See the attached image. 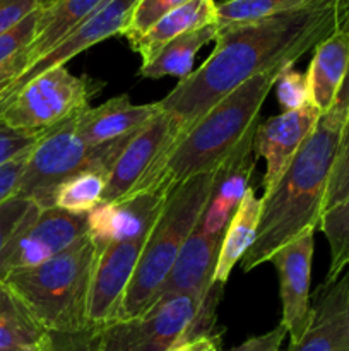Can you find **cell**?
Wrapping results in <instances>:
<instances>
[{
  "label": "cell",
  "instance_id": "obj_1",
  "mask_svg": "<svg viewBox=\"0 0 349 351\" xmlns=\"http://www.w3.org/2000/svg\"><path fill=\"white\" fill-rule=\"evenodd\" d=\"M339 26L337 0H320L253 23L218 26L216 47L207 60L156 101L177 125V141L240 86L270 69L296 64Z\"/></svg>",
  "mask_w": 349,
  "mask_h": 351
},
{
  "label": "cell",
  "instance_id": "obj_2",
  "mask_svg": "<svg viewBox=\"0 0 349 351\" xmlns=\"http://www.w3.org/2000/svg\"><path fill=\"white\" fill-rule=\"evenodd\" d=\"M346 119L335 112L320 117L283 177L262 195V215L252 249L242 259L245 273L269 263L272 254L307 232H315Z\"/></svg>",
  "mask_w": 349,
  "mask_h": 351
},
{
  "label": "cell",
  "instance_id": "obj_3",
  "mask_svg": "<svg viewBox=\"0 0 349 351\" xmlns=\"http://www.w3.org/2000/svg\"><path fill=\"white\" fill-rule=\"evenodd\" d=\"M283 69L284 65L270 69L221 99L173 144V147L151 168L149 173L130 194H168L171 189L195 175L214 173L219 165L242 143L248 130L259 122L257 119L260 108Z\"/></svg>",
  "mask_w": 349,
  "mask_h": 351
},
{
  "label": "cell",
  "instance_id": "obj_4",
  "mask_svg": "<svg viewBox=\"0 0 349 351\" xmlns=\"http://www.w3.org/2000/svg\"><path fill=\"white\" fill-rule=\"evenodd\" d=\"M96 247L89 235L36 267L16 269L3 281L48 332L77 335L89 326V293Z\"/></svg>",
  "mask_w": 349,
  "mask_h": 351
},
{
  "label": "cell",
  "instance_id": "obj_5",
  "mask_svg": "<svg viewBox=\"0 0 349 351\" xmlns=\"http://www.w3.org/2000/svg\"><path fill=\"white\" fill-rule=\"evenodd\" d=\"M214 173H201L171 189L146 240L116 321L142 314L161 295L181 247L201 221Z\"/></svg>",
  "mask_w": 349,
  "mask_h": 351
},
{
  "label": "cell",
  "instance_id": "obj_6",
  "mask_svg": "<svg viewBox=\"0 0 349 351\" xmlns=\"http://www.w3.org/2000/svg\"><path fill=\"white\" fill-rule=\"evenodd\" d=\"M222 288L209 295H164L146 312L94 329L96 351H168L188 339L214 335Z\"/></svg>",
  "mask_w": 349,
  "mask_h": 351
},
{
  "label": "cell",
  "instance_id": "obj_7",
  "mask_svg": "<svg viewBox=\"0 0 349 351\" xmlns=\"http://www.w3.org/2000/svg\"><path fill=\"white\" fill-rule=\"evenodd\" d=\"M75 119L77 115L41 134L27 154L16 195L29 199L40 208H51L58 185L74 175L86 170H98L109 177L120 153L125 149L133 134L103 146L89 147L79 137Z\"/></svg>",
  "mask_w": 349,
  "mask_h": 351
},
{
  "label": "cell",
  "instance_id": "obj_8",
  "mask_svg": "<svg viewBox=\"0 0 349 351\" xmlns=\"http://www.w3.org/2000/svg\"><path fill=\"white\" fill-rule=\"evenodd\" d=\"M105 82L74 75L65 65L43 72L14 91L0 108V122L10 129L43 134L79 115Z\"/></svg>",
  "mask_w": 349,
  "mask_h": 351
},
{
  "label": "cell",
  "instance_id": "obj_9",
  "mask_svg": "<svg viewBox=\"0 0 349 351\" xmlns=\"http://www.w3.org/2000/svg\"><path fill=\"white\" fill-rule=\"evenodd\" d=\"M89 233L88 215L60 208H36L10 240L2 266V280L16 269L36 267L60 256Z\"/></svg>",
  "mask_w": 349,
  "mask_h": 351
},
{
  "label": "cell",
  "instance_id": "obj_10",
  "mask_svg": "<svg viewBox=\"0 0 349 351\" xmlns=\"http://www.w3.org/2000/svg\"><path fill=\"white\" fill-rule=\"evenodd\" d=\"M315 232H307L272 254L269 263L276 267L279 280L281 326L286 329L289 343L300 341L313 319L310 300L311 261Z\"/></svg>",
  "mask_w": 349,
  "mask_h": 351
},
{
  "label": "cell",
  "instance_id": "obj_11",
  "mask_svg": "<svg viewBox=\"0 0 349 351\" xmlns=\"http://www.w3.org/2000/svg\"><path fill=\"white\" fill-rule=\"evenodd\" d=\"M146 240L112 242L103 247L94 245L96 261L88 311L91 329H99L118 319L122 302L129 290Z\"/></svg>",
  "mask_w": 349,
  "mask_h": 351
},
{
  "label": "cell",
  "instance_id": "obj_12",
  "mask_svg": "<svg viewBox=\"0 0 349 351\" xmlns=\"http://www.w3.org/2000/svg\"><path fill=\"white\" fill-rule=\"evenodd\" d=\"M178 139L174 122L163 110L156 113L120 153L103 195V202H116L130 195L151 168L173 147Z\"/></svg>",
  "mask_w": 349,
  "mask_h": 351
},
{
  "label": "cell",
  "instance_id": "obj_13",
  "mask_svg": "<svg viewBox=\"0 0 349 351\" xmlns=\"http://www.w3.org/2000/svg\"><path fill=\"white\" fill-rule=\"evenodd\" d=\"M320 117L322 113L310 103L300 110L281 112L257 125L253 153L255 158H263L266 161L263 194L283 177L300 147L313 132Z\"/></svg>",
  "mask_w": 349,
  "mask_h": 351
},
{
  "label": "cell",
  "instance_id": "obj_14",
  "mask_svg": "<svg viewBox=\"0 0 349 351\" xmlns=\"http://www.w3.org/2000/svg\"><path fill=\"white\" fill-rule=\"evenodd\" d=\"M137 3H139V0H108L101 9L96 10L81 26L68 33L57 47L51 48L47 55H43L33 65H29L23 72V75L9 86L10 95L36 75L65 65L70 58L91 48L92 45L99 43L106 38L118 36V34L123 36Z\"/></svg>",
  "mask_w": 349,
  "mask_h": 351
},
{
  "label": "cell",
  "instance_id": "obj_15",
  "mask_svg": "<svg viewBox=\"0 0 349 351\" xmlns=\"http://www.w3.org/2000/svg\"><path fill=\"white\" fill-rule=\"evenodd\" d=\"M259 122L248 130L236 149L222 161L214 171L211 195L204 209L198 226L204 233L214 237L224 235L229 221L243 197L250 191V180L255 171V153H253V137Z\"/></svg>",
  "mask_w": 349,
  "mask_h": 351
},
{
  "label": "cell",
  "instance_id": "obj_16",
  "mask_svg": "<svg viewBox=\"0 0 349 351\" xmlns=\"http://www.w3.org/2000/svg\"><path fill=\"white\" fill-rule=\"evenodd\" d=\"M163 192H135L116 202H101L88 215L89 239L96 247L147 239L163 209Z\"/></svg>",
  "mask_w": 349,
  "mask_h": 351
},
{
  "label": "cell",
  "instance_id": "obj_17",
  "mask_svg": "<svg viewBox=\"0 0 349 351\" xmlns=\"http://www.w3.org/2000/svg\"><path fill=\"white\" fill-rule=\"evenodd\" d=\"M313 319L303 338L286 351H349V267L315 293Z\"/></svg>",
  "mask_w": 349,
  "mask_h": 351
},
{
  "label": "cell",
  "instance_id": "obj_18",
  "mask_svg": "<svg viewBox=\"0 0 349 351\" xmlns=\"http://www.w3.org/2000/svg\"><path fill=\"white\" fill-rule=\"evenodd\" d=\"M222 237L207 235L195 226L192 235L181 247L166 281L161 287V297L164 295H209L216 287L214 271L218 264Z\"/></svg>",
  "mask_w": 349,
  "mask_h": 351
},
{
  "label": "cell",
  "instance_id": "obj_19",
  "mask_svg": "<svg viewBox=\"0 0 349 351\" xmlns=\"http://www.w3.org/2000/svg\"><path fill=\"white\" fill-rule=\"evenodd\" d=\"M157 103L133 105L127 95L115 96L96 108L81 112L75 119L77 134L89 147H98L129 137L142 129L156 113Z\"/></svg>",
  "mask_w": 349,
  "mask_h": 351
},
{
  "label": "cell",
  "instance_id": "obj_20",
  "mask_svg": "<svg viewBox=\"0 0 349 351\" xmlns=\"http://www.w3.org/2000/svg\"><path fill=\"white\" fill-rule=\"evenodd\" d=\"M349 65V34L339 27L313 50L307 71L310 103L322 113L331 112Z\"/></svg>",
  "mask_w": 349,
  "mask_h": 351
},
{
  "label": "cell",
  "instance_id": "obj_21",
  "mask_svg": "<svg viewBox=\"0 0 349 351\" xmlns=\"http://www.w3.org/2000/svg\"><path fill=\"white\" fill-rule=\"evenodd\" d=\"M218 24V2L214 0H188L183 5L170 10L156 21L144 33L127 36L132 50L147 64L156 57L157 51L174 38L190 31Z\"/></svg>",
  "mask_w": 349,
  "mask_h": 351
},
{
  "label": "cell",
  "instance_id": "obj_22",
  "mask_svg": "<svg viewBox=\"0 0 349 351\" xmlns=\"http://www.w3.org/2000/svg\"><path fill=\"white\" fill-rule=\"evenodd\" d=\"M106 2L108 0H55L51 5L40 9L36 34L33 43L26 48L29 65L57 47L68 33L81 26Z\"/></svg>",
  "mask_w": 349,
  "mask_h": 351
},
{
  "label": "cell",
  "instance_id": "obj_23",
  "mask_svg": "<svg viewBox=\"0 0 349 351\" xmlns=\"http://www.w3.org/2000/svg\"><path fill=\"white\" fill-rule=\"evenodd\" d=\"M50 332L31 314L27 305L0 280V350L47 351Z\"/></svg>",
  "mask_w": 349,
  "mask_h": 351
},
{
  "label": "cell",
  "instance_id": "obj_24",
  "mask_svg": "<svg viewBox=\"0 0 349 351\" xmlns=\"http://www.w3.org/2000/svg\"><path fill=\"white\" fill-rule=\"evenodd\" d=\"M260 215H262V199L257 197L253 189H250L222 235L214 271L216 285L224 287L226 281L231 276L233 267L252 249L257 239V232H259Z\"/></svg>",
  "mask_w": 349,
  "mask_h": 351
},
{
  "label": "cell",
  "instance_id": "obj_25",
  "mask_svg": "<svg viewBox=\"0 0 349 351\" xmlns=\"http://www.w3.org/2000/svg\"><path fill=\"white\" fill-rule=\"evenodd\" d=\"M218 33V24H211L174 38L157 51L153 60L142 64L139 75L146 79H159L168 75H174L178 79L187 77L192 74L195 55L202 47L216 41Z\"/></svg>",
  "mask_w": 349,
  "mask_h": 351
},
{
  "label": "cell",
  "instance_id": "obj_26",
  "mask_svg": "<svg viewBox=\"0 0 349 351\" xmlns=\"http://www.w3.org/2000/svg\"><path fill=\"white\" fill-rule=\"evenodd\" d=\"M108 175L98 170H86L58 185L53 206L68 213L89 215L103 202Z\"/></svg>",
  "mask_w": 349,
  "mask_h": 351
},
{
  "label": "cell",
  "instance_id": "obj_27",
  "mask_svg": "<svg viewBox=\"0 0 349 351\" xmlns=\"http://www.w3.org/2000/svg\"><path fill=\"white\" fill-rule=\"evenodd\" d=\"M320 0H222L218 2V26L245 24L305 9Z\"/></svg>",
  "mask_w": 349,
  "mask_h": 351
},
{
  "label": "cell",
  "instance_id": "obj_28",
  "mask_svg": "<svg viewBox=\"0 0 349 351\" xmlns=\"http://www.w3.org/2000/svg\"><path fill=\"white\" fill-rule=\"evenodd\" d=\"M318 226L331 249V264L324 283H334L349 267V197L327 209Z\"/></svg>",
  "mask_w": 349,
  "mask_h": 351
},
{
  "label": "cell",
  "instance_id": "obj_29",
  "mask_svg": "<svg viewBox=\"0 0 349 351\" xmlns=\"http://www.w3.org/2000/svg\"><path fill=\"white\" fill-rule=\"evenodd\" d=\"M349 197V115L342 127L341 141L335 153L334 167H332L331 180H328L327 194L324 201V213L334 206L341 204Z\"/></svg>",
  "mask_w": 349,
  "mask_h": 351
},
{
  "label": "cell",
  "instance_id": "obj_30",
  "mask_svg": "<svg viewBox=\"0 0 349 351\" xmlns=\"http://www.w3.org/2000/svg\"><path fill=\"white\" fill-rule=\"evenodd\" d=\"M36 206L38 204H34L33 201L21 195H14L0 204V280H2L3 259H5L10 240L19 232L23 223Z\"/></svg>",
  "mask_w": 349,
  "mask_h": 351
},
{
  "label": "cell",
  "instance_id": "obj_31",
  "mask_svg": "<svg viewBox=\"0 0 349 351\" xmlns=\"http://www.w3.org/2000/svg\"><path fill=\"white\" fill-rule=\"evenodd\" d=\"M276 95L283 112L300 110L310 105V91H308L307 74L296 71L294 64L284 65L276 81Z\"/></svg>",
  "mask_w": 349,
  "mask_h": 351
},
{
  "label": "cell",
  "instance_id": "obj_32",
  "mask_svg": "<svg viewBox=\"0 0 349 351\" xmlns=\"http://www.w3.org/2000/svg\"><path fill=\"white\" fill-rule=\"evenodd\" d=\"M38 17H40V9L29 14L26 19L21 21L12 29L0 34V65L16 58L33 43L34 34H36Z\"/></svg>",
  "mask_w": 349,
  "mask_h": 351
},
{
  "label": "cell",
  "instance_id": "obj_33",
  "mask_svg": "<svg viewBox=\"0 0 349 351\" xmlns=\"http://www.w3.org/2000/svg\"><path fill=\"white\" fill-rule=\"evenodd\" d=\"M188 0H139L135 10L132 14L129 27H127L123 36H133V34H140L153 26L159 17L170 10L177 9V7L183 5Z\"/></svg>",
  "mask_w": 349,
  "mask_h": 351
},
{
  "label": "cell",
  "instance_id": "obj_34",
  "mask_svg": "<svg viewBox=\"0 0 349 351\" xmlns=\"http://www.w3.org/2000/svg\"><path fill=\"white\" fill-rule=\"evenodd\" d=\"M40 137L41 134L10 129L0 122V167L29 153Z\"/></svg>",
  "mask_w": 349,
  "mask_h": 351
},
{
  "label": "cell",
  "instance_id": "obj_35",
  "mask_svg": "<svg viewBox=\"0 0 349 351\" xmlns=\"http://www.w3.org/2000/svg\"><path fill=\"white\" fill-rule=\"evenodd\" d=\"M38 9V0H0V34L12 29Z\"/></svg>",
  "mask_w": 349,
  "mask_h": 351
},
{
  "label": "cell",
  "instance_id": "obj_36",
  "mask_svg": "<svg viewBox=\"0 0 349 351\" xmlns=\"http://www.w3.org/2000/svg\"><path fill=\"white\" fill-rule=\"evenodd\" d=\"M47 351H96L94 329L77 335L50 332Z\"/></svg>",
  "mask_w": 349,
  "mask_h": 351
},
{
  "label": "cell",
  "instance_id": "obj_37",
  "mask_svg": "<svg viewBox=\"0 0 349 351\" xmlns=\"http://www.w3.org/2000/svg\"><path fill=\"white\" fill-rule=\"evenodd\" d=\"M27 154H23V156L16 158V160L0 167V204H3L7 199L16 195L21 182V175H23L24 167H26Z\"/></svg>",
  "mask_w": 349,
  "mask_h": 351
},
{
  "label": "cell",
  "instance_id": "obj_38",
  "mask_svg": "<svg viewBox=\"0 0 349 351\" xmlns=\"http://www.w3.org/2000/svg\"><path fill=\"white\" fill-rule=\"evenodd\" d=\"M286 336V329L279 324L272 331L266 332V335L253 336V338H248L246 341H243L242 345L226 351H284L283 341Z\"/></svg>",
  "mask_w": 349,
  "mask_h": 351
},
{
  "label": "cell",
  "instance_id": "obj_39",
  "mask_svg": "<svg viewBox=\"0 0 349 351\" xmlns=\"http://www.w3.org/2000/svg\"><path fill=\"white\" fill-rule=\"evenodd\" d=\"M27 65H29V62H27L26 50L7 64L0 65V88H5V86L12 84L16 79H19L27 69Z\"/></svg>",
  "mask_w": 349,
  "mask_h": 351
},
{
  "label": "cell",
  "instance_id": "obj_40",
  "mask_svg": "<svg viewBox=\"0 0 349 351\" xmlns=\"http://www.w3.org/2000/svg\"><path fill=\"white\" fill-rule=\"evenodd\" d=\"M168 351H222L221 338L216 332L214 335L198 336V338L188 339V341L181 343V345L174 346V348Z\"/></svg>",
  "mask_w": 349,
  "mask_h": 351
},
{
  "label": "cell",
  "instance_id": "obj_41",
  "mask_svg": "<svg viewBox=\"0 0 349 351\" xmlns=\"http://www.w3.org/2000/svg\"><path fill=\"white\" fill-rule=\"evenodd\" d=\"M341 29L349 34V17L341 24ZM331 112H335L337 115L344 117V119H348L349 115V65H348V72H346L344 82H342L341 86V91H339L337 99H335L334 103V108H332Z\"/></svg>",
  "mask_w": 349,
  "mask_h": 351
},
{
  "label": "cell",
  "instance_id": "obj_42",
  "mask_svg": "<svg viewBox=\"0 0 349 351\" xmlns=\"http://www.w3.org/2000/svg\"><path fill=\"white\" fill-rule=\"evenodd\" d=\"M337 12H339V21H341L342 24L349 17V0H337Z\"/></svg>",
  "mask_w": 349,
  "mask_h": 351
},
{
  "label": "cell",
  "instance_id": "obj_43",
  "mask_svg": "<svg viewBox=\"0 0 349 351\" xmlns=\"http://www.w3.org/2000/svg\"><path fill=\"white\" fill-rule=\"evenodd\" d=\"M9 86H5V88H0V108H2V106L5 105V101H7V99H9V96H10Z\"/></svg>",
  "mask_w": 349,
  "mask_h": 351
},
{
  "label": "cell",
  "instance_id": "obj_44",
  "mask_svg": "<svg viewBox=\"0 0 349 351\" xmlns=\"http://www.w3.org/2000/svg\"><path fill=\"white\" fill-rule=\"evenodd\" d=\"M53 2L55 0H38V3H40V9H44V7L51 5Z\"/></svg>",
  "mask_w": 349,
  "mask_h": 351
},
{
  "label": "cell",
  "instance_id": "obj_45",
  "mask_svg": "<svg viewBox=\"0 0 349 351\" xmlns=\"http://www.w3.org/2000/svg\"><path fill=\"white\" fill-rule=\"evenodd\" d=\"M0 351H2V350H0Z\"/></svg>",
  "mask_w": 349,
  "mask_h": 351
}]
</instances>
